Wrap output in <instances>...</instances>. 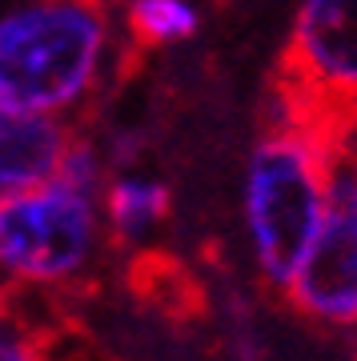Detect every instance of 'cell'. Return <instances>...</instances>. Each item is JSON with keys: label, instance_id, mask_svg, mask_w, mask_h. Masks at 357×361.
<instances>
[{"label": "cell", "instance_id": "1", "mask_svg": "<svg viewBox=\"0 0 357 361\" xmlns=\"http://www.w3.org/2000/svg\"><path fill=\"white\" fill-rule=\"evenodd\" d=\"M121 0H0V104L85 125L125 68Z\"/></svg>", "mask_w": 357, "mask_h": 361}, {"label": "cell", "instance_id": "2", "mask_svg": "<svg viewBox=\"0 0 357 361\" xmlns=\"http://www.w3.org/2000/svg\"><path fill=\"white\" fill-rule=\"evenodd\" d=\"M349 133L281 109L253 141L237 189V221L249 273L261 293L277 297L301 265L321 225L337 149Z\"/></svg>", "mask_w": 357, "mask_h": 361}, {"label": "cell", "instance_id": "3", "mask_svg": "<svg viewBox=\"0 0 357 361\" xmlns=\"http://www.w3.org/2000/svg\"><path fill=\"white\" fill-rule=\"evenodd\" d=\"M101 189L56 173L0 197V285L40 305L89 289L109 257Z\"/></svg>", "mask_w": 357, "mask_h": 361}, {"label": "cell", "instance_id": "4", "mask_svg": "<svg viewBox=\"0 0 357 361\" xmlns=\"http://www.w3.org/2000/svg\"><path fill=\"white\" fill-rule=\"evenodd\" d=\"M277 104L357 129V0H301L285 37Z\"/></svg>", "mask_w": 357, "mask_h": 361}, {"label": "cell", "instance_id": "5", "mask_svg": "<svg viewBox=\"0 0 357 361\" xmlns=\"http://www.w3.org/2000/svg\"><path fill=\"white\" fill-rule=\"evenodd\" d=\"M281 301L329 337H357V129L337 149L321 225Z\"/></svg>", "mask_w": 357, "mask_h": 361}, {"label": "cell", "instance_id": "6", "mask_svg": "<svg viewBox=\"0 0 357 361\" xmlns=\"http://www.w3.org/2000/svg\"><path fill=\"white\" fill-rule=\"evenodd\" d=\"M80 125L0 104V197L37 189L61 173Z\"/></svg>", "mask_w": 357, "mask_h": 361}, {"label": "cell", "instance_id": "7", "mask_svg": "<svg viewBox=\"0 0 357 361\" xmlns=\"http://www.w3.org/2000/svg\"><path fill=\"white\" fill-rule=\"evenodd\" d=\"M101 221L109 253H145L173 221V185L149 169L109 173L101 189Z\"/></svg>", "mask_w": 357, "mask_h": 361}, {"label": "cell", "instance_id": "8", "mask_svg": "<svg viewBox=\"0 0 357 361\" xmlns=\"http://www.w3.org/2000/svg\"><path fill=\"white\" fill-rule=\"evenodd\" d=\"M121 28L133 52L177 49L201 32V8L193 0H121Z\"/></svg>", "mask_w": 357, "mask_h": 361}, {"label": "cell", "instance_id": "9", "mask_svg": "<svg viewBox=\"0 0 357 361\" xmlns=\"http://www.w3.org/2000/svg\"><path fill=\"white\" fill-rule=\"evenodd\" d=\"M28 297L0 285V361H49L56 337L40 325Z\"/></svg>", "mask_w": 357, "mask_h": 361}, {"label": "cell", "instance_id": "10", "mask_svg": "<svg viewBox=\"0 0 357 361\" xmlns=\"http://www.w3.org/2000/svg\"><path fill=\"white\" fill-rule=\"evenodd\" d=\"M49 361H56V357H52V353H49Z\"/></svg>", "mask_w": 357, "mask_h": 361}]
</instances>
